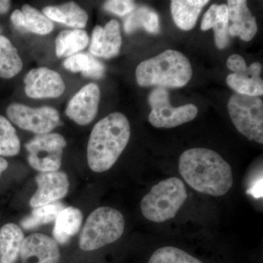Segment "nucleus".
Here are the masks:
<instances>
[{"label": "nucleus", "mask_w": 263, "mask_h": 263, "mask_svg": "<svg viewBox=\"0 0 263 263\" xmlns=\"http://www.w3.org/2000/svg\"><path fill=\"white\" fill-rule=\"evenodd\" d=\"M179 169L185 181L199 193L222 196L233 186L229 163L217 152L209 148L185 151L180 157Z\"/></svg>", "instance_id": "obj_1"}, {"label": "nucleus", "mask_w": 263, "mask_h": 263, "mask_svg": "<svg viewBox=\"0 0 263 263\" xmlns=\"http://www.w3.org/2000/svg\"><path fill=\"white\" fill-rule=\"evenodd\" d=\"M127 118L121 113L109 114L99 121L91 130L87 146L90 169L105 172L113 167L130 138Z\"/></svg>", "instance_id": "obj_2"}, {"label": "nucleus", "mask_w": 263, "mask_h": 263, "mask_svg": "<svg viewBox=\"0 0 263 263\" xmlns=\"http://www.w3.org/2000/svg\"><path fill=\"white\" fill-rule=\"evenodd\" d=\"M136 75L138 85L143 87L180 88L192 79L193 70L186 56L170 49L142 62L137 67Z\"/></svg>", "instance_id": "obj_3"}, {"label": "nucleus", "mask_w": 263, "mask_h": 263, "mask_svg": "<svg viewBox=\"0 0 263 263\" xmlns=\"http://www.w3.org/2000/svg\"><path fill=\"white\" fill-rule=\"evenodd\" d=\"M188 195L184 183L178 178H170L155 185L141 202V212L154 222H163L176 216Z\"/></svg>", "instance_id": "obj_4"}, {"label": "nucleus", "mask_w": 263, "mask_h": 263, "mask_svg": "<svg viewBox=\"0 0 263 263\" xmlns=\"http://www.w3.org/2000/svg\"><path fill=\"white\" fill-rule=\"evenodd\" d=\"M122 213L110 207H100L88 216L79 238V247L86 252L97 250L117 241L124 231Z\"/></svg>", "instance_id": "obj_5"}, {"label": "nucleus", "mask_w": 263, "mask_h": 263, "mask_svg": "<svg viewBox=\"0 0 263 263\" xmlns=\"http://www.w3.org/2000/svg\"><path fill=\"white\" fill-rule=\"evenodd\" d=\"M230 119L249 141L263 143V103L258 97L235 94L228 102Z\"/></svg>", "instance_id": "obj_6"}, {"label": "nucleus", "mask_w": 263, "mask_h": 263, "mask_svg": "<svg viewBox=\"0 0 263 263\" xmlns=\"http://www.w3.org/2000/svg\"><path fill=\"white\" fill-rule=\"evenodd\" d=\"M66 146L65 138L58 133L37 135L25 145L29 164L41 173L59 171Z\"/></svg>", "instance_id": "obj_7"}, {"label": "nucleus", "mask_w": 263, "mask_h": 263, "mask_svg": "<svg viewBox=\"0 0 263 263\" xmlns=\"http://www.w3.org/2000/svg\"><path fill=\"white\" fill-rule=\"evenodd\" d=\"M152 111L148 121L157 128H173L193 121L197 117V108L187 104L175 108L170 103L169 94L164 88L154 89L148 97Z\"/></svg>", "instance_id": "obj_8"}, {"label": "nucleus", "mask_w": 263, "mask_h": 263, "mask_svg": "<svg viewBox=\"0 0 263 263\" xmlns=\"http://www.w3.org/2000/svg\"><path fill=\"white\" fill-rule=\"evenodd\" d=\"M6 113L15 125L37 135L51 133L60 122V114L51 107L31 108L23 104L12 103Z\"/></svg>", "instance_id": "obj_9"}, {"label": "nucleus", "mask_w": 263, "mask_h": 263, "mask_svg": "<svg viewBox=\"0 0 263 263\" xmlns=\"http://www.w3.org/2000/svg\"><path fill=\"white\" fill-rule=\"evenodd\" d=\"M24 84L26 94L31 98H57L65 91L62 76L47 67L29 71L24 79Z\"/></svg>", "instance_id": "obj_10"}, {"label": "nucleus", "mask_w": 263, "mask_h": 263, "mask_svg": "<svg viewBox=\"0 0 263 263\" xmlns=\"http://www.w3.org/2000/svg\"><path fill=\"white\" fill-rule=\"evenodd\" d=\"M37 191L30 200L33 208L43 206L58 201L67 195L70 187L67 175L62 171L41 173L35 178Z\"/></svg>", "instance_id": "obj_11"}, {"label": "nucleus", "mask_w": 263, "mask_h": 263, "mask_svg": "<svg viewBox=\"0 0 263 263\" xmlns=\"http://www.w3.org/2000/svg\"><path fill=\"white\" fill-rule=\"evenodd\" d=\"M100 100V90L98 85L94 83L86 85L67 104L66 115L78 124H89L96 117Z\"/></svg>", "instance_id": "obj_12"}, {"label": "nucleus", "mask_w": 263, "mask_h": 263, "mask_svg": "<svg viewBox=\"0 0 263 263\" xmlns=\"http://www.w3.org/2000/svg\"><path fill=\"white\" fill-rule=\"evenodd\" d=\"M20 256L22 263H59L61 257L56 240L41 233L24 238Z\"/></svg>", "instance_id": "obj_13"}, {"label": "nucleus", "mask_w": 263, "mask_h": 263, "mask_svg": "<svg viewBox=\"0 0 263 263\" xmlns=\"http://www.w3.org/2000/svg\"><path fill=\"white\" fill-rule=\"evenodd\" d=\"M122 46L119 22L111 20L105 27L96 26L91 35L90 53L104 59L117 57Z\"/></svg>", "instance_id": "obj_14"}, {"label": "nucleus", "mask_w": 263, "mask_h": 263, "mask_svg": "<svg viewBox=\"0 0 263 263\" xmlns=\"http://www.w3.org/2000/svg\"><path fill=\"white\" fill-rule=\"evenodd\" d=\"M228 18L232 22L229 34L239 36L242 41L249 42L257 32L256 19L251 13L245 0H229L228 2Z\"/></svg>", "instance_id": "obj_15"}, {"label": "nucleus", "mask_w": 263, "mask_h": 263, "mask_svg": "<svg viewBox=\"0 0 263 263\" xmlns=\"http://www.w3.org/2000/svg\"><path fill=\"white\" fill-rule=\"evenodd\" d=\"M262 66L254 62L241 73L230 74L227 77V84L237 94L258 97L263 95V81L260 78Z\"/></svg>", "instance_id": "obj_16"}, {"label": "nucleus", "mask_w": 263, "mask_h": 263, "mask_svg": "<svg viewBox=\"0 0 263 263\" xmlns=\"http://www.w3.org/2000/svg\"><path fill=\"white\" fill-rule=\"evenodd\" d=\"M10 20L16 28L41 35L49 34L53 29L51 21L29 5H23L22 10H14Z\"/></svg>", "instance_id": "obj_17"}, {"label": "nucleus", "mask_w": 263, "mask_h": 263, "mask_svg": "<svg viewBox=\"0 0 263 263\" xmlns=\"http://www.w3.org/2000/svg\"><path fill=\"white\" fill-rule=\"evenodd\" d=\"M43 13L50 20L78 29L84 28L89 18L87 13L72 2L57 6L46 7L43 8Z\"/></svg>", "instance_id": "obj_18"}, {"label": "nucleus", "mask_w": 263, "mask_h": 263, "mask_svg": "<svg viewBox=\"0 0 263 263\" xmlns=\"http://www.w3.org/2000/svg\"><path fill=\"white\" fill-rule=\"evenodd\" d=\"M23 231L13 223L0 229V263H15L24 240Z\"/></svg>", "instance_id": "obj_19"}, {"label": "nucleus", "mask_w": 263, "mask_h": 263, "mask_svg": "<svg viewBox=\"0 0 263 263\" xmlns=\"http://www.w3.org/2000/svg\"><path fill=\"white\" fill-rule=\"evenodd\" d=\"M82 221V212L79 209L74 207L64 209L57 216L53 230V237L57 243H68L71 238L79 233Z\"/></svg>", "instance_id": "obj_20"}, {"label": "nucleus", "mask_w": 263, "mask_h": 263, "mask_svg": "<svg viewBox=\"0 0 263 263\" xmlns=\"http://www.w3.org/2000/svg\"><path fill=\"white\" fill-rule=\"evenodd\" d=\"M208 3L207 0H174L171 2V13L175 24L183 30L193 29L202 8Z\"/></svg>", "instance_id": "obj_21"}, {"label": "nucleus", "mask_w": 263, "mask_h": 263, "mask_svg": "<svg viewBox=\"0 0 263 263\" xmlns=\"http://www.w3.org/2000/svg\"><path fill=\"white\" fill-rule=\"evenodd\" d=\"M64 67L72 72H81L83 76L100 79L105 74V66L95 59L92 54L79 53L67 57L63 62Z\"/></svg>", "instance_id": "obj_22"}, {"label": "nucleus", "mask_w": 263, "mask_h": 263, "mask_svg": "<svg viewBox=\"0 0 263 263\" xmlns=\"http://www.w3.org/2000/svg\"><path fill=\"white\" fill-rule=\"evenodd\" d=\"M139 28L156 34L160 32V18L155 10L146 6L135 8L124 22V29L127 34L134 32Z\"/></svg>", "instance_id": "obj_23"}, {"label": "nucleus", "mask_w": 263, "mask_h": 263, "mask_svg": "<svg viewBox=\"0 0 263 263\" xmlns=\"http://www.w3.org/2000/svg\"><path fill=\"white\" fill-rule=\"evenodd\" d=\"M89 42V35L83 29L62 31L57 35L55 45L58 57H70L84 50Z\"/></svg>", "instance_id": "obj_24"}, {"label": "nucleus", "mask_w": 263, "mask_h": 263, "mask_svg": "<svg viewBox=\"0 0 263 263\" xmlns=\"http://www.w3.org/2000/svg\"><path fill=\"white\" fill-rule=\"evenodd\" d=\"M23 68V62L18 50L5 36L0 34V78L10 79L18 75Z\"/></svg>", "instance_id": "obj_25"}, {"label": "nucleus", "mask_w": 263, "mask_h": 263, "mask_svg": "<svg viewBox=\"0 0 263 263\" xmlns=\"http://www.w3.org/2000/svg\"><path fill=\"white\" fill-rule=\"evenodd\" d=\"M64 209H65V205L58 201L34 208L32 213L22 219L21 224L25 230L35 229L38 227L56 220L57 216Z\"/></svg>", "instance_id": "obj_26"}, {"label": "nucleus", "mask_w": 263, "mask_h": 263, "mask_svg": "<svg viewBox=\"0 0 263 263\" xmlns=\"http://www.w3.org/2000/svg\"><path fill=\"white\" fill-rule=\"evenodd\" d=\"M21 143L11 123L0 115V157H14L20 152Z\"/></svg>", "instance_id": "obj_27"}, {"label": "nucleus", "mask_w": 263, "mask_h": 263, "mask_svg": "<svg viewBox=\"0 0 263 263\" xmlns=\"http://www.w3.org/2000/svg\"><path fill=\"white\" fill-rule=\"evenodd\" d=\"M148 263H203L181 249L162 247L155 251Z\"/></svg>", "instance_id": "obj_28"}, {"label": "nucleus", "mask_w": 263, "mask_h": 263, "mask_svg": "<svg viewBox=\"0 0 263 263\" xmlns=\"http://www.w3.org/2000/svg\"><path fill=\"white\" fill-rule=\"evenodd\" d=\"M214 31L216 46L219 49L228 47L230 43L229 18L226 5H219L215 23L213 27Z\"/></svg>", "instance_id": "obj_29"}, {"label": "nucleus", "mask_w": 263, "mask_h": 263, "mask_svg": "<svg viewBox=\"0 0 263 263\" xmlns=\"http://www.w3.org/2000/svg\"><path fill=\"white\" fill-rule=\"evenodd\" d=\"M103 8L114 14L124 16L131 13L136 8V5L130 0H110L104 4Z\"/></svg>", "instance_id": "obj_30"}, {"label": "nucleus", "mask_w": 263, "mask_h": 263, "mask_svg": "<svg viewBox=\"0 0 263 263\" xmlns=\"http://www.w3.org/2000/svg\"><path fill=\"white\" fill-rule=\"evenodd\" d=\"M227 66L234 73H241L247 69V63L243 57L238 54L231 55L227 60Z\"/></svg>", "instance_id": "obj_31"}, {"label": "nucleus", "mask_w": 263, "mask_h": 263, "mask_svg": "<svg viewBox=\"0 0 263 263\" xmlns=\"http://www.w3.org/2000/svg\"><path fill=\"white\" fill-rule=\"evenodd\" d=\"M218 8H219V5H212L208 10L206 13L204 14L201 22L202 31H206L213 28L214 24L215 23Z\"/></svg>", "instance_id": "obj_32"}, {"label": "nucleus", "mask_w": 263, "mask_h": 263, "mask_svg": "<svg viewBox=\"0 0 263 263\" xmlns=\"http://www.w3.org/2000/svg\"><path fill=\"white\" fill-rule=\"evenodd\" d=\"M10 3L8 0H0V14L8 13L10 8Z\"/></svg>", "instance_id": "obj_33"}, {"label": "nucleus", "mask_w": 263, "mask_h": 263, "mask_svg": "<svg viewBox=\"0 0 263 263\" xmlns=\"http://www.w3.org/2000/svg\"><path fill=\"white\" fill-rule=\"evenodd\" d=\"M8 163L5 159L0 157V176L3 174V171L8 168Z\"/></svg>", "instance_id": "obj_34"}]
</instances>
